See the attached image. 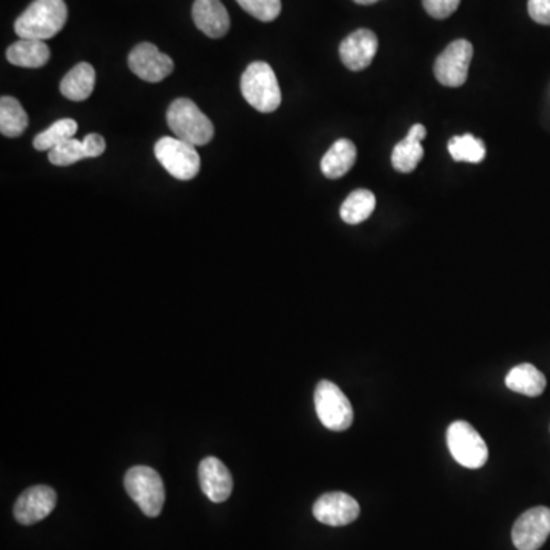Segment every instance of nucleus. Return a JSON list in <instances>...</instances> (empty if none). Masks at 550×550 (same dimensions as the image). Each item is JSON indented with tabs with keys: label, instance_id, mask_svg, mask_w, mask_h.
<instances>
[{
	"label": "nucleus",
	"instance_id": "1",
	"mask_svg": "<svg viewBox=\"0 0 550 550\" xmlns=\"http://www.w3.org/2000/svg\"><path fill=\"white\" fill-rule=\"evenodd\" d=\"M68 20L65 0H34L14 23V31L20 39H52L63 30Z\"/></svg>",
	"mask_w": 550,
	"mask_h": 550
},
{
	"label": "nucleus",
	"instance_id": "2",
	"mask_svg": "<svg viewBox=\"0 0 550 550\" xmlns=\"http://www.w3.org/2000/svg\"><path fill=\"white\" fill-rule=\"evenodd\" d=\"M169 124L176 138L191 144L205 146L214 136V126L210 118L188 98H178L170 104L167 110Z\"/></svg>",
	"mask_w": 550,
	"mask_h": 550
},
{
	"label": "nucleus",
	"instance_id": "3",
	"mask_svg": "<svg viewBox=\"0 0 550 550\" xmlns=\"http://www.w3.org/2000/svg\"><path fill=\"white\" fill-rule=\"evenodd\" d=\"M240 91L248 104L263 114L275 112L282 104L279 81L271 66L265 62L251 63L245 69L240 80Z\"/></svg>",
	"mask_w": 550,
	"mask_h": 550
},
{
	"label": "nucleus",
	"instance_id": "4",
	"mask_svg": "<svg viewBox=\"0 0 550 550\" xmlns=\"http://www.w3.org/2000/svg\"><path fill=\"white\" fill-rule=\"evenodd\" d=\"M124 486L127 494L147 517L155 518L161 514L165 488L158 471L150 466H133L124 477Z\"/></svg>",
	"mask_w": 550,
	"mask_h": 550
},
{
	"label": "nucleus",
	"instance_id": "5",
	"mask_svg": "<svg viewBox=\"0 0 550 550\" xmlns=\"http://www.w3.org/2000/svg\"><path fill=\"white\" fill-rule=\"evenodd\" d=\"M155 155L159 164L179 181H191L201 170V158L196 147L176 136L161 138L156 143Z\"/></svg>",
	"mask_w": 550,
	"mask_h": 550
},
{
	"label": "nucleus",
	"instance_id": "6",
	"mask_svg": "<svg viewBox=\"0 0 550 550\" xmlns=\"http://www.w3.org/2000/svg\"><path fill=\"white\" fill-rule=\"evenodd\" d=\"M314 399L318 419L327 430L346 431L352 427V404L337 384L327 379L318 382Z\"/></svg>",
	"mask_w": 550,
	"mask_h": 550
},
{
	"label": "nucleus",
	"instance_id": "7",
	"mask_svg": "<svg viewBox=\"0 0 550 550\" xmlns=\"http://www.w3.org/2000/svg\"><path fill=\"white\" fill-rule=\"evenodd\" d=\"M447 444L451 456L465 468L479 470L488 462V445L468 422L457 421L448 427Z\"/></svg>",
	"mask_w": 550,
	"mask_h": 550
},
{
	"label": "nucleus",
	"instance_id": "8",
	"mask_svg": "<svg viewBox=\"0 0 550 550\" xmlns=\"http://www.w3.org/2000/svg\"><path fill=\"white\" fill-rule=\"evenodd\" d=\"M474 48L468 40H454L442 51L434 63V75L440 85L460 88L468 80Z\"/></svg>",
	"mask_w": 550,
	"mask_h": 550
},
{
	"label": "nucleus",
	"instance_id": "9",
	"mask_svg": "<svg viewBox=\"0 0 550 550\" xmlns=\"http://www.w3.org/2000/svg\"><path fill=\"white\" fill-rule=\"evenodd\" d=\"M130 71L147 83H159L172 74L175 63L169 55L162 54L153 43H140L129 54Z\"/></svg>",
	"mask_w": 550,
	"mask_h": 550
},
{
	"label": "nucleus",
	"instance_id": "10",
	"mask_svg": "<svg viewBox=\"0 0 550 550\" xmlns=\"http://www.w3.org/2000/svg\"><path fill=\"white\" fill-rule=\"evenodd\" d=\"M550 535V509L537 506L521 514L512 529V541L518 550H538Z\"/></svg>",
	"mask_w": 550,
	"mask_h": 550
},
{
	"label": "nucleus",
	"instance_id": "11",
	"mask_svg": "<svg viewBox=\"0 0 550 550\" xmlns=\"http://www.w3.org/2000/svg\"><path fill=\"white\" fill-rule=\"evenodd\" d=\"M314 517L326 526H347L360 517V505L346 492H327L315 502Z\"/></svg>",
	"mask_w": 550,
	"mask_h": 550
},
{
	"label": "nucleus",
	"instance_id": "12",
	"mask_svg": "<svg viewBox=\"0 0 550 550\" xmlns=\"http://www.w3.org/2000/svg\"><path fill=\"white\" fill-rule=\"evenodd\" d=\"M57 505V494L49 486L39 485L26 489L16 505L14 517L20 525L30 526L48 517Z\"/></svg>",
	"mask_w": 550,
	"mask_h": 550
},
{
	"label": "nucleus",
	"instance_id": "13",
	"mask_svg": "<svg viewBox=\"0 0 550 550\" xmlns=\"http://www.w3.org/2000/svg\"><path fill=\"white\" fill-rule=\"evenodd\" d=\"M378 52V37L370 30H356L349 34L340 45L343 65L350 71L358 72L369 68Z\"/></svg>",
	"mask_w": 550,
	"mask_h": 550
},
{
	"label": "nucleus",
	"instance_id": "14",
	"mask_svg": "<svg viewBox=\"0 0 550 550\" xmlns=\"http://www.w3.org/2000/svg\"><path fill=\"white\" fill-rule=\"evenodd\" d=\"M202 492L214 503H224L233 492V477L227 465L217 457H207L199 465Z\"/></svg>",
	"mask_w": 550,
	"mask_h": 550
},
{
	"label": "nucleus",
	"instance_id": "15",
	"mask_svg": "<svg viewBox=\"0 0 550 550\" xmlns=\"http://www.w3.org/2000/svg\"><path fill=\"white\" fill-rule=\"evenodd\" d=\"M193 20L198 30L211 39H220L230 31V14L220 0H195Z\"/></svg>",
	"mask_w": 550,
	"mask_h": 550
},
{
	"label": "nucleus",
	"instance_id": "16",
	"mask_svg": "<svg viewBox=\"0 0 550 550\" xmlns=\"http://www.w3.org/2000/svg\"><path fill=\"white\" fill-rule=\"evenodd\" d=\"M427 136V129L422 124H415L411 127L405 140L396 144L392 153L393 169L401 173L415 172L419 162L424 158V147L422 141Z\"/></svg>",
	"mask_w": 550,
	"mask_h": 550
},
{
	"label": "nucleus",
	"instance_id": "17",
	"mask_svg": "<svg viewBox=\"0 0 550 550\" xmlns=\"http://www.w3.org/2000/svg\"><path fill=\"white\" fill-rule=\"evenodd\" d=\"M51 57L48 45L43 40L19 39L7 49V60L19 68H42Z\"/></svg>",
	"mask_w": 550,
	"mask_h": 550
},
{
	"label": "nucleus",
	"instance_id": "18",
	"mask_svg": "<svg viewBox=\"0 0 550 550\" xmlns=\"http://www.w3.org/2000/svg\"><path fill=\"white\" fill-rule=\"evenodd\" d=\"M356 161V147L350 140H338L321 159V172L326 178L340 179L349 173Z\"/></svg>",
	"mask_w": 550,
	"mask_h": 550
},
{
	"label": "nucleus",
	"instance_id": "19",
	"mask_svg": "<svg viewBox=\"0 0 550 550\" xmlns=\"http://www.w3.org/2000/svg\"><path fill=\"white\" fill-rule=\"evenodd\" d=\"M95 89V69L89 63H78L63 77L60 92L71 101H85Z\"/></svg>",
	"mask_w": 550,
	"mask_h": 550
},
{
	"label": "nucleus",
	"instance_id": "20",
	"mask_svg": "<svg viewBox=\"0 0 550 550\" xmlns=\"http://www.w3.org/2000/svg\"><path fill=\"white\" fill-rule=\"evenodd\" d=\"M505 384L512 392L537 398L543 395L547 381L546 376L537 367L532 364H520L506 375Z\"/></svg>",
	"mask_w": 550,
	"mask_h": 550
},
{
	"label": "nucleus",
	"instance_id": "21",
	"mask_svg": "<svg viewBox=\"0 0 550 550\" xmlns=\"http://www.w3.org/2000/svg\"><path fill=\"white\" fill-rule=\"evenodd\" d=\"M375 207L376 198L372 191L355 190L341 205V219L349 225L361 224L372 216Z\"/></svg>",
	"mask_w": 550,
	"mask_h": 550
},
{
	"label": "nucleus",
	"instance_id": "22",
	"mask_svg": "<svg viewBox=\"0 0 550 550\" xmlns=\"http://www.w3.org/2000/svg\"><path fill=\"white\" fill-rule=\"evenodd\" d=\"M30 124L28 115L19 100L13 97H2L0 100V132L8 138H17L25 132Z\"/></svg>",
	"mask_w": 550,
	"mask_h": 550
},
{
	"label": "nucleus",
	"instance_id": "23",
	"mask_svg": "<svg viewBox=\"0 0 550 550\" xmlns=\"http://www.w3.org/2000/svg\"><path fill=\"white\" fill-rule=\"evenodd\" d=\"M77 130V121L71 120V118L55 121L51 127L43 130L34 138V149L39 150V152H46V150L49 152L54 147L72 140Z\"/></svg>",
	"mask_w": 550,
	"mask_h": 550
},
{
	"label": "nucleus",
	"instance_id": "24",
	"mask_svg": "<svg viewBox=\"0 0 550 550\" xmlns=\"http://www.w3.org/2000/svg\"><path fill=\"white\" fill-rule=\"evenodd\" d=\"M448 150L456 162H471L479 164L485 159V143L471 133L462 136H453L448 143Z\"/></svg>",
	"mask_w": 550,
	"mask_h": 550
},
{
	"label": "nucleus",
	"instance_id": "25",
	"mask_svg": "<svg viewBox=\"0 0 550 550\" xmlns=\"http://www.w3.org/2000/svg\"><path fill=\"white\" fill-rule=\"evenodd\" d=\"M237 4L260 22H272L282 13V0H236Z\"/></svg>",
	"mask_w": 550,
	"mask_h": 550
},
{
	"label": "nucleus",
	"instance_id": "26",
	"mask_svg": "<svg viewBox=\"0 0 550 550\" xmlns=\"http://www.w3.org/2000/svg\"><path fill=\"white\" fill-rule=\"evenodd\" d=\"M85 158V147H83V143L75 140V138L49 150V161H51V164L59 165V167H68V165L75 164V162Z\"/></svg>",
	"mask_w": 550,
	"mask_h": 550
},
{
	"label": "nucleus",
	"instance_id": "27",
	"mask_svg": "<svg viewBox=\"0 0 550 550\" xmlns=\"http://www.w3.org/2000/svg\"><path fill=\"white\" fill-rule=\"evenodd\" d=\"M422 5L431 17L444 20L456 13L460 0H422Z\"/></svg>",
	"mask_w": 550,
	"mask_h": 550
},
{
	"label": "nucleus",
	"instance_id": "28",
	"mask_svg": "<svg viewBox=\"0 0 550 550\" xmlns=\"http://www.w3.org/2000/svg\"><path fill=\"white\" fill-rule=\"evenodd\" d=\"M529 16L540 25H550V0H529Z\"/></svg>",
	"mask_w": 550,
	"mask_h": 550
},
{
	"label": "nucleus",
	"instance_id": "29",
	"mask_svg": "<svg viewBox=\"0 0 550 550\" xmlns=\"http://www.w3.org/2000/svg\"><path fill=\"white\" fill-rule=\"evenodd\" d=\"M81 143L85 147L86 158H98L106 152V141L98 133H89Z\"/></svg>",
	"mask_w": 550,
	"mask_h": 550
},
{
	"label": "nucleus",
	"instance_id": "30",
	"mask_svg": "<svg viewBox=\"0 0 550 550\" xmlns=\"http://www.w3.org/2000/svg\"><path fill=\"white\" fill-rule=\"evenodd\" d=\"M353 2L358 5H372L376 4V2H379V0H353Z\"/></svg>",
	"mask_w": 550,
	"mask_h": 550
}]
</instances>
